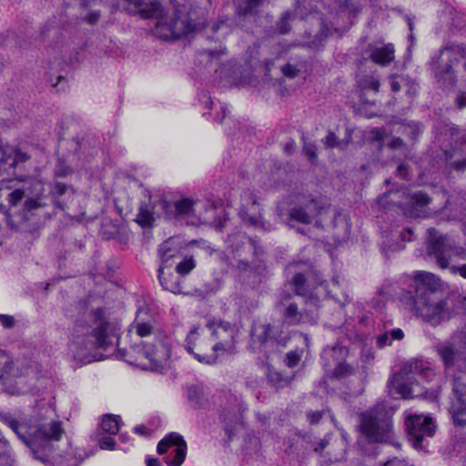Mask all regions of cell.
I'll use <instances>...</instances> for the list:
<instances>
[{"mask_svg": "<svg viewBox=\"0 0 466 466\" xmlns=\"http://www.w3.org/2000/svg\"><path fill=\"white\" fill-rule=\"evenodd\" d=\"M68 310V347L74 356L92 362L112 354L119 347L122 307L107 288H92Z\"/></svg>", "mask_w": 466, "mask_h": 466, "instance_id": "1", "label": "cell"}, {"mask_svg": "<svg viewBox=\"0 0 466 466\" xmlns=\"http://www.w3.org/2000/svg\"><path fill=\"white\" fill-rule=\"evenodd\" d=\"M224 255L200 240H173L161 254V286L179 296H206L221 284L226 273Z\"/></svg>", "mask_w": 466, "mask_h": 466, "instance_id": "2", "label": "cell"}, {"mask_svg": "<svg viewBox=\"0 0 466 466\" xmlns=\"http://www.w3.org/2000/svg\"><path fill=\"white\" fill-rule=\"evenodd\" d=\"M282 224L307 238L326 245H339L350 234V221L342 210L312 195L291 194L276 205Z\"/></svg>", "mask_w": 466, "mask_h": 466, "instance_id": "3", "label": "cell"}, {"mask_svg": "<svg viewBox=\"0 0 466 466\" xmlns=\"http://www.w3.org/2000/svg\"><path fill=\"white\" fill-rule=\"evenodd\" d=\"M2 212L17 230H38L55 212V191L36 178L2 180Z\"/></svg>", "mask_w": 466, "mask_h": 466, "instance_id": "4", "label": "cell"}, {"mask_svg": "<svg viewBox=\"0 0 466 466\" xmlns=\"http://www.w3.org/2000/svg\"><path fill=\"white\" fill-rule=\"evenodd\" d=\"M377 22L361 76L395 74L410 56L413 34L407 17L398 12H387Z\"/></svg>", "mask_w": 466, "mask_h": 466, "instance_id": "5", "label": "cell"}, {"mask_svg": "<svg viewBox=\"0 0 466 466\" xmlns=\"http://www.w3.org/2000/svg\"><path fill=\"white\" fill-rule=\"evenodd\" d=\"M118 348L126 362L146 371H165L170 365L169 339L157 320L146 310L138 312L120 337Z\"/></svg>", "mask_w": 466, "mask_h": 466, "instance_id": "6", "label": "cell"}, {"mask_svg": "<svg viewBox=\"0 0 466 466\" xmlns=\"http://www.w3.org/2000/svg\"><path fill=\"white\" fill-rule=\"evenodd\" d=\"M58 205L72 218H97L105 208L106 194L101 182L90 171L62 167L57 175Z\"/></svg>", "mask_w": 466, "mask_h": 466, "instance_id": "7", "label": "cell"}, {"mask_svg": "<svg viewBox=\"0 0 466 466\" xmlns=\"http://www.w3.org/2000/svg\"><path fill=\"white\" fill-rule=\"evenodd\" d=\"M416 85L401 74L361 76L358 82V104L370 115L401 113L412 106Z\"/></svg>", "mask_w": 466, "mask_h": 466, "instance_id": "8", "label": "cell"}, {"mask_svg": "<svg viewBox=\"0 0 466 466\" xmlns=\"http://www.w3.org/2000/svg\"><path fill=\"white\" fill-rule=\"evenodd\" d=\"M302 429L303 437L323 463L335 464L347 456V438L327 408L307 409L303 416Z\"/></svg>", "mask_w": 466, "mask_h": 466, "instance_id": "9", "label": "cell"}, {"mask_svg": "<svg viewBox=\"0 0 466 466\" xmlns=\"http://www.w3.org/2000/svg\"><path fill=\"white\" fill-rule=\"evenodd\" d=\"M324 381L333 393L353 395L360 392L365 380L362 357L350 345L336 344L321 356Z\"/></svg>", "mask_w": 466, "mask_h": 466, "instance_id": "10", "label": "cell"}, {"mask_svg": "<svg viewBox=\"0 0 466 466\" xmlns=\"http://www.w3.org/2000/svg\"><path fill=\"white\" fill-rule=\"evenodd\" d=\"M185 347L192 357L204 365H214L228 359L235 347L233 329L221 321H207L189 332Z\"/></svg>", "mask_w": 466, "mask_h": 466, "instance_id": "11", "label": "cell"}, {"mask_svg": "<svg viewBox=\"0 0 466 466\" xmlns=\"http://www.w3.org/2000/svg\"><path fill=\"white\" fill-rule=\"evenodd\" d=\"M311 354V344L305 333L291 332L273 345L267 357L270 374L279 381H291L302 374Z\"/></svg>", "mask_w": 466, "mask_h": 466, "instance_id": "12", "label": "cell"}, {"mask_svg": "<svg viewBox=\"0 0 466 466\" xmlns=\"http://www.w3.org/2000/svg\"><path fill=\"white\" fill-rule=\"evenodd\" d=\"M446 191L431 185L414 186L384 195L381 205L407 217L423 218L437 214L446 206Z\"/></svg>", "mask_w": 466, "mask_h": 466, "instance_id": "13", "label": "cell"}, {"mask_svg": "<svg viewBox=\"0 0 466 466\" xmlns=\"http://www.w3.org/2000/svg\"><path fill=\"white\" fill-rule=\"evenodd\" d=\"M114 203L128 224L147 230L152 226L153 212L148 192L137 180L122 175L114 180Z\"/></svg>", "mask_w": 466, "mask_h": 466, "instance_id": "14", "label": "cell"}, {"mask_svg": "<svg viewBox=\"0 0 466 466\" xmlns=\"http://www.w3.org/2000/svg\"><path fill=\"white\" fill-rule=\"evenodd\" d=\"M312 62V54L309 48L293 45L270 63V80L281 92H294L307 79Z\"/></svg>", "mask_w": 466, "mask_h": 466, "instance_id": "15", "label": "cell"}, {"mask_svg": "<svg viewBox=\"0 0 466 466\" xmlns=\"http://www.w3.org/2000/svg\"><path fill=\"white\" fill-rule=\"evenodd\" d=\"M46 163V156L38 147L25 143L10 144L2 150V180L36 178Z\"/></svg>", "mask_w": 466, "mask_h": 466, "instance_id": "16", "label": "cell"}, {"mask_svg": "<svg viewBox=\"0 0 466 466\" xmlns=\"http://www.w3.org/2000/svg\"><path fill=\"white\" fill-rule=\"evenodd\" d=\"M203 12L194 3L177 6L156 24L154 34L164 41H175L195 31L203 20Z\"/></svg>", "mask_w": 466, "mask_h": 466, "instance_id": "17", "label": "cell"}, {"mask_svg": "<svg viewBox=\"0 0 466 466\" xmlns=\"http://www.w3.org/2000/svg\"><path fill=\"white\" fill-rule=\"evenodd\" d=\"M414 128L405 124L375 128L370 133V140L383 157L398 158L414 145L417 135Z\"/></svg>", "mask_w": 466, "mask_h": 466, "instance_id": "18", "label": "cell"}, {"mask_svg": "<svg viewBox=\"0 0 466 466\" xmlns=\"http://www.w3.org/2000/svg\"><path fill=\"white\" fill-rule=\"evenodd\" d=\"M20 431L29 446L38 453L49 456L59 450L64 440V431L59 422L52 418H41L20 427Z\"/></svg>", "mask_w": 466, "mask_h": 466, "instance_id": "19", "label": "cell"}, {"mask_svg": "<svg viewBox=\"0 0 466 466\" xmlns=\"http://www.w3.org/2000/svg\"><path fill=\"white\" fill-rule=\"evenodd\" d=\"M416 284V305L425 316L435 317L444 312L446 296L444 284L432 273L418 272L414 276Z\"/></svg>", "mask_w": 466, "mask_h": 466, "instance_id": "20", "label": "cell"}, {"mask_svg": "<svg viewBox=\"0 0 466 466\" xmlns=\"http://www.w3.org/2000/svg\"><path fill=\"white\" fill-rule=\"evenodd\" d=\"M163 206L169 218L180 224H201L209 219L208 207L191 195H168L163 200Z\"/></svg>", "mask_w": 466, "mask_h": 466, "instance_id": "21", "label": "cell"}, {"mask_svg": "<svg viewBox=\"0 0 466 466\" xmlns=\"http://www.w3.org/2000/svg\"><path fill=\"white\" fill-rule=\"evenodd\" d=\"M320 17L314 12L296 13L293 12L279 25V35L293 45H302L314 40L321 31Z\"/></svg>", "mask_w": 466, "mask_h": 466, "instance_id": "22", "label": "cell"}, {"mask_svg": "<svg viewBox=\"0 0 466 466\" xmlns=\"http://www.w3.org/2000/svg\"><path fill=\"white\" fill-rule=\"evenodd\" d=\"M320 278L309 264L303 261H296L290 264L285 270L284 285L286 293L314 299L319 287Z\"/></svg>", "mask_w": 466, "mask_h": 466, "instance_id": "23", "label": "cell"}, {"mask_svg": "<svg viewBox=\"0 0 466 466\" xmlns=\"http://www.w3.org/2000/svg\"><path fill=\"white\" fill-rule=\"evenodd\" d=\"M314 150H319L318 152H333L341 148L347 140V129L341 123L335 122L330 124L321 125V127L314 132Z\"/></svg>", "mask_w": 466, "mask_h": 466, "instance_id": "24", "label": "cell"}, {"mask_svg": "<svg viewBox=\"0 0 466 466\" xmlns=\"http://www.w3.org/2000/svg\"><path fill=\"white\" fill-rule=\"evenodd\" d=\"M312 300L286 293L281 303V311L286 321L293 323H305L314 316Z\"/></svg>", "mask_w": 466, "mask_h": 466, "instance_id": "25", "label": "cell"}, {"mask_svg": "<svg viewBox=\"0 0 466 466\" xmlns=\"http://www.w3.org/2000/svg\"><path fill=\"white\" fill-rule=\"evenodd\" d=\"M409 438L416 447H423L426 440L437 434V425L434 418L423 414H411L405 420Z\"/></svg>", "mask_w": 466, "mask_h": 466, "instance_id": "26", "label": "cell"}, {"mask_svg": "<svg viewBox=\"0 0 466 466\" xmlns=\"http://www.w3.org/2000/svg\"><path fill=\"white\" fill-rule=\"evenodd\" d=\"M126 7L132 13L139 15L144 20L161 21L169 15L171 0H124Z\"/></svg>", "mask_w": 466, "mask_h": 466, "instance_id": "27", "label": "cell"}, {"mask_svg": "<svg viewBox=\"0 0 466 466\" xmlns=\"http://www.w3.org/2000/svg\"><path fill=\"white\" fill-rule=\"evenodd\" d=\"M380 416L381 413H379V411L369 412L363 416L361 423L363 434L372 440L381 441L391 429L390 421L388 422L387 418L386 419Z\"/></svg>", "mask_w": 466, "mask_h": 466, "instance_id": "28", "label": "cell"}, {"mask_svg": "<svg viewBox=\"0 0 466 466\" xmlns=\"http://www.w3.org/2000/svg\"><path fill=\"white\" fill-rule=\"evenodd\" d=\"M426 246L430 255L437 261L442 268H447L450 261L448 256L447 242L443 234L431 228L426 236Z\"/></svg>", "mask_w": 466, "mask_h": 466, "instance_id": "29", "label": "cell"}, {"mask_svg": "<svg viewBox=\"0 0 466 466\" xmlns=\"http://www.w3.org/2000/svg\"><path fill=\"white\" fill-rule=\"evenodd\" d=\"M448 166L456 178H466V141L457 143L451 148L447 155Z\"/></svg>", "mask_w": 466, "mask_h": 466, "instance_id": "30", "label": "cell"}, {"mask_svg": "<svg viewBox=\"0 0 466 466\" xmlns=\"http://www.w3.org/2000/svg\"><path fill=\"white\" fill-rule=\"evenodd\" d=\"M263 3V0H233L234 10L240 16H251L260 11Z\"/></svg>", "mask_w": 466, "mask_h": 466, "instance_id": "31", "label": "cell"}, {"mask_svg": "<svg viewBox=\"0 0 466 466\" xmlns=\"http://www.w3.org/2000/svg\"><path fill=\"white\" fill-rule=\"evenodd\" d=\"M458 387L456 393L455 404H453V412L457 418V422L465 423L466 416V386Z\"/></svg>", "mask_w": 466, "mask_h": 466, "instance_id": "32", "label": "cell"}, {"mask_svg": "<svg viewBox=\"0 0 466 466\" xmlns=\"http://www.w3.org/2000/svg\"><path fill=\"white\" fill-rule=\"evenodd\" d=\"M102 427H103L105 431L110 432V434L115 435L119 431L118 422H117L116 418L112 416L104 417Z\"/></svg>", "mask_w": 466, "mask_h": 466, "instance_id": "33", "label": "cell"}, {"mask_svg": "<svg viewBox=\"0 0 466 466\" xmlns=\"http://www.w3.org/2000/svg\"><path fill=\"white\" fill-rule=\"evenodd\" d=\"M347 8H359L365 3V0H340Z\"/></svg>", "mask_w": 466, "mask_h": 466, "instance_id": "34", "label": "cell"}, {"mask_svg": "<svg viewBox=\"0 0 466 466\" xmlns=\"http://www.w3.org/2000/svg\"><path fill=\"white\" fill-rule=\"evenodd\" d=\"M456 104L459 109H464V108H466V94L459 96L458 99H457Z\"/></svg>", "mask_w": 466, "mask_h": 466, "instance_id": "35", "label": "cell"}, {"mask_svg": "<svg viewBox=\"0 0 466 466\" xmlns=\"http://www.w3.org/2000/svg\"><path fill=\"white\" fill-rule=\"evenodd\" d=\"M397 173H398L399 175L401 177H408L409 173H410V171H409L407 166H405V165H401V166L398 168V170H397Z\"/></svg>", "mask_w": 466, "mask_h": 466, "instance_id": "36", "label": "cell"}, {"mask_svg": "<svg viewBox=\"0 0 466 466\" xmlns=\"http://www.w3.org/2000/svg\"><path fill=\"white\" fill-rule=\"evenodd\" d=\"M458 272L460 273V275H461L463 278L466 279V265H463L460 267V268L458 269Z\"/></svg>", "mask_w": 466, "mask_h": 466, "instance_id": "37", "label": "cell"}, {"mask_svg": "<svg viewBox=\"0 0 466 466\" xmlns=\"http://www.w3.org/2000/svg\"><path fill=\"white\" fill-rule=\"evenodd\" d=\"M72 1L77 3V4L80 3V5H86L88 3V0H72Z\"/></svg>", "mask_w": 466, "mask_h": 466, "instance_id": "38", "label": "cell"}]
</instances>
